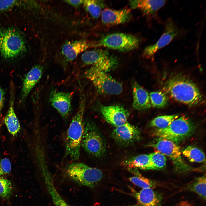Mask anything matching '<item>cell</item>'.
Here are the masks:
<instances>
[{"label":"cell","instance_id":"obj_20","mask_svg":"<svg viewBox=\"0 0 206 206\" xmlns=\"http://www.w3.org/2000/svg\"><path fill=\"white\" fill-rule=\"evenodd\" d=\"M136 206H161V195L151 188L143 189L135 194Z\"/></svg>","mask_w":206,"mask_h":206},{"label":"cell","instance_id":"obj_1","mask_svg":"<svg viewBox=\"0 0 206 206\" xmlns=\"http://www.w3.org/2000/svg\"><path fill=\"white\" fill-rule=\"evenodd\" d=\"M165 93L177 101L193 106L203 101L202 95L196 84L189 77L181 73L172 74L163 86Z\"/></svg>","mask_w":206,"mask_h":206},{"label":"cell","instance_id":"obj_24","mask_svg":"<svg viewBox=\"0 0 206 206\" xmlns=\"http://www.w3.org/2000/svg\"><path fill=\"white\" fill-rule=\"evenodd\" d=\"M181 154L191 162L204 163L205 162V155L200 149L189 146L183 149Z\"/></svg>","mask_w":206,"mask_h":206},{"label":"cell","instance_id":"obj_13","mask_svg":"<svg viewBox=\"0 0 206 206\" xmlns=\"http://www.w3.org/2000/svg\"><path fill=\"white\" fill-rule=\"evenodd\" d=\"M72 94L68 92L54 90L51 92L49 101L64 119H67L72 110Z\"/></svg>","mask_w":206,"mask_h":206},{"label":"cell","instance_id":"obj_28","mask_svg":"<svg viewBox=\"0 0 206 206\" xmlns=\"http://www.w3.org/2000/svg\"><path fill=\"white\" fill-rule=\"evenodd\" d=\"M83 3L86 9L92 17L97 18L100 15L103 7L100 1L85 0Z\"/></svg>","mask_w":206,"mask_h":206},{"label":"cell","instance_id":"obj_10","mask_svg":"<svg viewBox=\"0 0 206 206\" xmlns=\"http://www.w3.org/2000/svg\"><path fill=\"white\" fill-rule=\"evenodd\" d=\"M83 62L86 65L108 72L117 64V60L107 50L98 49L84 52L81 57Z\"/></svg>","mask_w":206,"mask_h":206},{"label":"cell","instance_id":"obj_17","mask_svg":"<svg viewBox=\"0 0 206 206\" xmlns=\"http://www.w3.org/2000/svg\"><path fill=\"white\" fill-rule=\"evenodd\" d=\"M43 72L42 66L39 64L33 66L27 74L23 80L20 101L23 102L41 79Z\"/></svg>","mask_w":206,"mask_h":206},{"label":"cell","instance_id":"obj_29","mask_svg":"<svg viewBox=\"0 0 206 206\" xmlns=\"http://www.w3.org/2000/svg\"><path fill=\"white\" fill-rule=\"evenodd\" d=\"M135 176L130 177L129 181L135 185L143 189L151 188L153 189L156 186V183L150 179L142 176L138 172Z\"/></svg>","mask_w":206,"mask_h":206},{"label":"cell","instance_id":"obj_27","mask_svg":"<svg viewBox=\"0 0 206 206\" xmlns=\"http://www.w3.org/2000/svg\"><path fill=\"white\" fill-rule=\"evenodd\" d=\"M151 106L157 108L165 107L168 102V98L165 92L155 91L150 92L149 94Z\"/></svg>","mask_w":206,"mask_h":206},{"label":"cell","instance_id":"obj_16","mask_svg":"<svg viewBox=\"0 0 206 206\" xmlns=\"http://www.w3.org/2000/svg\"><path fill=\"white\" fill-rule=\"evenodd\" d=\"M10 87L9 106L4 122L9 133L14 136L19 132L20 125L14 109L15 91L13 84L11 81Z\"/></svg>","mask_w":206,"mask_h":206},{"label":"cell","instance_id":"obj_34","mask_svg":"<svg viewBox=\"0 0 206 206\" xmlns=\"http://www.w3.org/2000/svg\"><path fill=\"white\" fill-rule=\"evenodd\" d=\"M5 92L0 86V119L4 106L5 100Z\"/></svg>","mask_w":206,"mask_h":206},{"label":"cell","instance_id":"obj_22","mask_svg":"<svg viewBox=\"0 0 206 206\" xmlns=\"http://www.w3.org/2000/svg\"><path fill=\"white\" fill-rule=\"evenodd\" d=\"M41 170L45 186L55 206H70L62 198L56 190L53 177L47 168H43Z\"/></svg>","mask_w":206,"mask_h":206},{"label":"cell","instance_id":"obj_18","mask_svg":"<svg viewBox=\"0 0 206 206\" xmlns=\"http://www.w3.org/2000/svg\"><path fill=\"white\" fill-rule=\"evenodd\" d=\"M92 46H93V43L91 44L85 40L68 41L62 46V53L67 61H72L80 53Z\"/></svg>","mask_w":206,"mask_h":206},{"label":"cell","instance_id":"obj_14","mask_svg":"<svg viewBox=\"0 0 206 206\" xmlns=\"http://www.w3.org/2000/svg\"><path fill=\"white\" fill-rule=\"evenodd\" d=\"M100 110L105 120L116 127L122 125L128 122V113L121 106L117 105L101 106Z\"/></svg>","mask_w":206,"mask_h":206},{"label":"cell","instance_id":"obj_25","mask_svg":"<svg viewBox=\"0 0 206 206\" xmlns=\"http://www.w3.org/2000/svg\"><path fill=\"white\" fill-rule=\"evenodd\" d=\"M205 175L196 178L189 185L188 188L190 191L194 192L204 199H206Z\"/></svg>","mask_w":206,"mask_h":206},{"label":"cell","instance_id":"obj_3","mask_svg":"<svg viewBox=\"0 0 206 206\" xmlns=\"http://www.w3.org/2000/svg\"><path fill=\"white\" fill-rule=\"evenodd\" d=\"M26 50L25 39L18 30L11 27L0 29V55L3 58H16Z\"/></svg>","mask_w":206,"mask_h":206},{"label":"cell","instance_id":"obj_15","mask_svg":"<svg viewBox=\"0 0 206 206\" xmlns=\"http://www.w3.org/2000/svg\"><path fill=\"white\" fill-rule=\"evenodd\" d=\"M102 23L107 26L118 25L128 22L131 17V9L124 8L119 10L105 8L102 11Z\"/></svg>","mask_w":206,"mask_h":206},{"label":"cell","instance_id":"obj_26","mask_svg":"<svg viewBox=\"0 0 206 206\" xmlns=\"http://www.w3.org/2000/svg\"><path fill=\"white\" fill-rule=\"evenodd\" d=\"M178 116V115L177 114L158 116L150 121L149 126L156 128L157 129L164 128L169 126Z\"/></svg>","mask_w":206,"mask_h":206},{"label":"cell","instance_id":"obj_8","mask_svg":"<svg viewBox=\"0 0 206 206\" xmlns=\"http://www.w3.org/2000/svg\"><path fill=\"white\" fill-rule=\"evenodd\" d=\"M81 146L89 154L101 157L105 153V142L98 129L91 122L84 123Z\"/></svg>","mask_w":206,"mask_h":206},{"label":"cell","instance_id":"obj_30","mask_svg":"<svg viewBox=\"0 0 206 206\" xmlns=\"http://www.w3.org/2000/svg\"><path fill=\"white\" fill-rule=\"evenodd\" d=\"M13 187L11 181L2 177H0V197L4 200L9 199L12 193Z\"/></svg>","mask_w":206,"mask_h":206},{"label":"cell","instance_id":"obj_11","mask_svg":"<svg viewBox=\"0 0 206 206\" xmlns=\"http://www.w3.org/2000/svg\"><path fill=\"white\" fill-rule=\"evenodd\" d=\"M165 27L164 32L155 44L148 46L144 49L142 54L144 57L146 58H150L177 36L178 29L171 19H169L167 21Z\"/></svg>","mask_w":206,"mask_h":206},{"label":"cell","instance_id":"obj_4","mask_svg":"<svg viewBox=\"0 0 206 206\" xmlns=\"http://www.w3.org/2000/svg\"><path fill=\"white\" fill-rule=\"evenodd\" d=\"M195 127L191 119L183 115L174 120L168 127L163 129L156 128L153 135L179 143L190 137L194 132Z\"/></svg>","mask_w":206,"mask_h":206},{"label":"cell","instance_id":"obj_21","mask_svg":"<svg viewBox=\"0 0 206 206\" xmlns=\"http://www.w3.org/2000/svg\"><path fill=\"white\" fill-rule=\"evenodd\" d=\"M166 1L165 0H137L130 1L129 3L132 9H139L145 15H152L162 7Z\"/></svg>","mask_w":206,"mask_h":206},{"label":"cell","instance_id":"obj_33","mask_svg":"<svg viewBox=\"0 0 206 206\" xmlns=\"http://www.w3.org/2000/svg\"><path fill=\"white\" fill-rule=\"evenodd\" d=\"M22 2L16 0H0V12L10 9Z\"/></svg>","mask_w":206,"mask_h":206},{"label":"cell","instance_id":"obj_2","mask_svg":"<svg viewBox=\"0 0 206 206\" xmlns=\"http://www.w3.org/2000/svg\"><path fill=\"white\" fill-rule=\"evenodd\" d=\"M80 99L78 110L67 130L66 138L65 156L74 160H78L80 157L84 126L85 102L82 95Z\"/></svg>","mask_w":206,"mask_h":206},{"label":"cell","instance_id":"obj_5","mask_svg":"<svg viewBox=\"0 0 206 206\" xmlns=\"http://www.w3.org/2000/svg\"><path fill=\"white\" fill-rule=\"evenodd\" d=\"M66 173L68 176L76 183L90 188L95 187L103 176L100 169L79 162L69 164L66 168Z\"/></svg>","mask_w":206,"mask_h":206},{"label":"cell","instance_id":"obj_35","mask_svg":"<svg viewBox=\"0 0 206 206\" xmlns=\"http://www.w3.org/2000/svg\"><path fill=\"white\" fill-rule=\"evenodd\" d=\"M66 3L74 6H78L83 3V0H66Z\"/></svg>","mask_w":206,"mask_h":206},{"label":"cell","instance_id":"obj_7","mask_svg":"<svg viewBox=\"0 0 206 206\" xmlns=\"http://www.w3.org/2000/svg\"><path fill=\"white\" fill-rule=\"evenodd\" d=\"M150 144L157 151L168 157L171 160L177 171L186 173L193 170L185 161L179 147L175 143L165 139L157 138Z\"/></svg>","mask_w":206,"mask_h":206},{"label":"cell","instance_id":"obj_23","mask_svg":"<svg viewBox=\"0 0 206 206\" xmlns=\"http://www.w3.org/2000/svg\"><path fill=\"white\" fill-rule=\"evenodd\" d=\"M130 168L153 170V166L149 154H142L132 157L124 163Z\"/></svg>","mask_w":206,"mask_h":206},{"label":"cell","instance_id":"obj_32","mask_svg":"<svg viewBox=\"0 0 206 206\" xmlns=\"http://www.w3.org/2000/svg\"><path fill=\"white\" fill-rule=\"evenodd\" d=\"M11 171V164L7 158L0 157V176L9 173Z\"/></svg>","mask_w":206,"mask_h":206},{"label":"cell","instance_id":"obj_12","mask_svg":"<svg viewBox=\"0 0 206 206\" xmlns=\"http://www.w3.org/2000/svg\"><path fill=\"white\" fill-rule=\"evenodd\" d=\"M112 136L118 144L126 146L140 140V131L137 127L127 122L116 127L112 132Z\"/></svg>","mask_w":206,"mask_h":206},{"label":"cell","instance_id":"obj_6","mask_svg":"<svg viewBox=\"0 0 206 206\" xmlns=\"http://www.w3.org/2000/svg\"><path fill=\"white\" fill-rule=\"evenodd\" d=\"M85 75L100 93L118 95L122 91L121 84L108 74L107 72L91 66L86 71Z\"/></svg>","mask_w":206,"mask_h":206},{"label":"cell","instance_id":"obj_19","mask_svg":"<svg viewBox=\"0 0 206 206\" xmlns=\"http://www.w3.org/2000/svg\"><path fill=\"white\" fill-rule=\"evenodd\" d=\"M133 107L138 110H146L151 106L149 94L136 82L132 85Z\"/></svg>","mask_w":206,"mask_h":206},{"label":"cell","instance_id":"obj_9","mask_svg":"<svg viewBox=\"0 0 206 206\" xmlns=\"http://www.w3.org/2000/svg\"><path fill=\"white\" fill-rule=\"evenodd\" d=\"M139 39L130 34L117 33L108 35L103 37L93 46L101 47L122 52H128L137 48L139 45Z\"/></svg>","mask_w":206,"mask_h":206},{"label":"cell","instance_id":"obj_31","mask_svg":"<svg viewBox=\"0 0 206 206\" xmlns=\"http://www.w3.org/2000/svg\"><path fill=\"white\" fill-rule=\"evenodd\" d=\"M153 166V170L163 169L165 166L166 158L161 152L156 151L149 154Z\"/></svg>","mask_w":206,"mask_h":206}]
</instances>
